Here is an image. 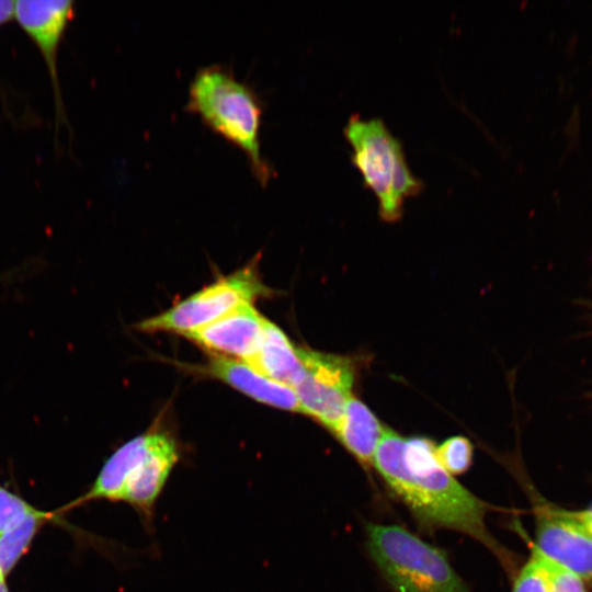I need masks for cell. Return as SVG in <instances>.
<instances>
[{"label": "cell", "instance_id": "6da1fadb", "mask_svg": "<svg viewBox=\"0 0 592 592\" xmlns=\"http://www.w3.org/2000/svg\"><path fill=\"white\" fill-rule=\"evenodd\" d=\"M373 466L421 526L459 532L502 556L487 528L489 505L440 465L431 440L406 439L385 429Z\"/></svg>", "mask_w": 592, "mask_h": 592}, {"label": "cell", "instance_id": "52a82bcc", "mask_svg": "<svg viewBox=\"0 0 592 592\" xmlns=\"http://www.w3.org/2000/svg\"><path fill=\"white\" fill-rule=\"evenodd\" d=\"M298 354L303 374L294 390L301 412L333 432L351 398V361L303 348H298Z\"/></svg>", "mask_w": 592, "mask_h": 592}, {"label": "cell", "instance_id": "277c9868", "mask_svg": "<svg viewBox=\"0 0 592 592\" xmlns=\"http://www.w3.org/2000/svg\"><path fill=\"white\" fill-rule=\"evenodd\" d=\"M367 549L396 592H470L445 553L399 525L368 524Z\"/></svg>", "mask_w": 592, "mask_h": 592}, {"label": "cell", "instance_id": "4fadbf2b", "mask_svg": "<svg viewBox=\"0 0 592 592\" xmlns=\"http://www.w3.org/2000/svg\"><path fill=\"white\" fill-rule=\"evenodd\" d=\"M384 431L375 414L362 401L351 397L332 433L362 465L368 466L373 465Z\"/></svg>", "mask_w": 592, "mask_h": 592}, {"label": "cell", "instance_id": "30bf717a", "mask_svg": "<svg viewBox=\"0 0 592 592\" xmlns=\"http://www.w3.org/2000/svg\"><path fill=\"white\" fill-rule=\"evenodd\" d=\"M264 321L265 318L250 304L184 337L212 355L237 357L247 363L260 348Z\"/></svg>", "mask_w": 592, "mask_h": 592}, {"label": "cell", "instance_id": "7a4b0ae2", "mask_svg": "<svg viewBox=\"0 0 592 592\" xmlns=\"http://www.w3.org/2000/svg\"><path fill=\"white\" fill-rule=\"evenodd\" d=\"M180 458L175 436L156 425L116 448L87 492L66 504L62 511L92 501L121 502L129 505L150 530L158 500Z\"/></svg>", "mask_w": 592, "mask_h": 592}, {"label": "cell", "instance_id": "44dd1931", "mask_svg": "<svg viewBox=\"0 0 592 592\" xmlns=\"http://www.w3.org/2000/svg\"><path fill=\"white\" fill-rule=\"evenodd\" d=\"M0 592H9L7 583H5V577H3L0 573Z\"/></svg>", "mask_w": 592, "mask_h": 592}, {"label": "cell", "instance_id": "ac0fdd59", "mask_svg": "<svg viewBox=\"0 0 592 592\" xmlns=\"http://www.w3.org/2000/svg\"><path fill=\"white\" fill-rule=\"evenodd\" d=\"M549 560V559H548ZM550 562L549 592H585L582 579L566 568Z\"/></svg>", "mask_w": 592, "mask_h": 592}, {"label": "cell", "instance_id": "9a60e30c", "mask_svg": "<svg viewBox=\"0 0 592 592\" xmlns=\"http://www.w3.org/2000/svg\"><path fill=\"white\" fill-rule=\"evenodd\" d=\"M550 562L535 548L527 562L519 571L512 592H549Z\"/></svg>", "mask_w": 592, "mask_h": 592}, {"label": "cell", "instance_id": "5bb4252c", "mask_svg": "<svg viewBox=\"0 0 592 592\" xmlns=\"http://www.w3.org/2000/svg\"><path fill=\"white\" fill-rule=\"evenodd\" d=\"M55 513L36 509L0 535V573L7 577L26 553L36 533Z\"/></svg>", "mask_w": 592, "mask_h": 592}, {"label": "cell", "instance_id": "9c48e42d", "mask_svg": "<svg viewBox=\"0 0 592 592\" xmlns=\"http://www.w3.org/2000/svg\"><path fill=\"white\" fill-rule=\"evenodd\" d=\"M73 1H14L13 19L38 49L52 81L57 115L62 114L58 77V52L66 30L75 14Z\"/></svg>", "mask_w": 592, "mask_h": 592}, {"label": "cell", "instance_id": "e0dca14e", "mask_svg": "<svg viewBox=\"0 0 592 592\" xmlns=\"http://www.w3.org/2000/svg\"><path fill=\"white\" fill-rule=\"evenodd\" d=\"M32 504L0 486V535L26 514L35 511Z\"/></svg>", "mask_w": 592, "mask_h": 592}, {"label": "cell", "instance_id": "5b68a950", "mask_svg": "<svg viewBox=\"0 0 592 592\" xmlns=\"http://www.w3.org/2000/svg\"><path fill=\"white\" fill-rule=\"evenodd\" d=\"M343 132L353 150L352 163L377 197L380 217L399 219L405 198L423 189L407 163L401 141L379 117L365 119L353 114Z\"/></svg>", "mask_w": 592, "mask_h": 592}, {"label": "cell", "instance_id": "2e32d148", "mask_svg": "<svg viewBox=\"0 0 592 592\" xmlns=\"http://www.w3.org/2000/svg\"><path fill=\"white\" fill-rule=\"evenodd\" d=\"M474 448L464 436H453L435 446L440 465L452 476L466 473L473 464Z\"/></svg>", "mask_w": 592, "mask_h": 592}, {"label": "cell", "instance_id": "7402d4cb", "mask_svg": "<svg viewBox=\"0 0 592 592\" xmlns=\"http://www.w3.org/2000/svg\"><path fill=\"white\" fill-rule=\"evenodd\" d=\"M592 510V509H591Z\"/></svg>", "mask_w": 592, "mask_h": 592}, {"label": "cell", "instance_id": "8fae6325", "mask_svg": "<svg viewBox=\"0 0 592 592\" xmlns=\"http://www.w3.org/2000/svg\"><path fill=\"white\" fill-rule=\"evenodd\" d=\"M203 372L258 402L286 411L301 412L292 387L264 376L243 361L210 355Z\"/></svg>", "mask_w": 592, "mask_h": 592}, {"label": "cell", "instance_id": "3957f363", "mask_svg": "<svg viewBox=\"0 0 592 592\" xmlns=\"http://www.w3.org/2000/svg\"><path fill=\"white\" fill-rule=\"evenodd\" d=\"M185 109L200 114L210 128L241 148L262 184L274 174L260 150L263 102L232 69L221 64L200 68L190 82Z\"/></svg>", "mask_w": 592, "mask_h": 592}, {"label": "cell", "instance_id": "ba28073f", "mask_svg": "<svg viewBox=\"0 0 592 592\" xmlns=\"http://www.w3.org/2000/svg\"><path fill=\"white\" fill-rule=\"evenodd\" d=\"M534 548L581 579H592V531L581 512L539 509Z\"/></svg>", "mask_w": 592, "mask_h": 592}, {"label": "cell", "instance_id": "7c38bea8", "mask_svg": "<svg viewBox=\"0 0 592 592\" xmlns=\"http://www.w3.org/2000/svg\"><path fill=\"white\" fill-rule=\"evenodd\" d=\"M247 363L264 376L293 389L303 374L298 348L282 329L267 319L264 321L260 348Z\"/></svg>", "mask_w": 592, "mask_h": 592}, {"label": "cell", "instance_id": "ffe728a7", "mask_svg": "<svg viewBox=\"0 0 592 592\" xmlns=\"http://www.w3.org/2000/svg\"><path fill=\"white\" fill-rule=\"evenodd\" d=\"M582 513V516L587 523V525L589 526V528L592 531V510L590 511H584V512H581Z\"/></svg>", "mask_w": 592, "mask_h": 592}, {"label": "cell", "instance_id": "d6986e66", "mask_svg": "<svg viewBox=\"0 0 592 592\" xmlns=\"http://www.w3.org/2000/svg\"><path fill=\"white\" fill-rule=\"evenodd\" d=\"M14 1L0 0V26L13 19Z\"/></svg>", "mask_w": 592, "mask_h": 592}, {"label": "cell", "instance_id": "8992f818", "mask_svg": "<svg viewBox=\"0 0 592 592\" xmlns=\"http://www.w3.org/2000/svg\"><path fill=\"white\" fill-rule=\"evenodd\" d=\"M270 293L261 281L255 262L221 277L168 310L140 321L143 332H171L181 335L203 328Z\"/></svg>", "mask_w": 592, "mask_h": 592}]
</instances>
